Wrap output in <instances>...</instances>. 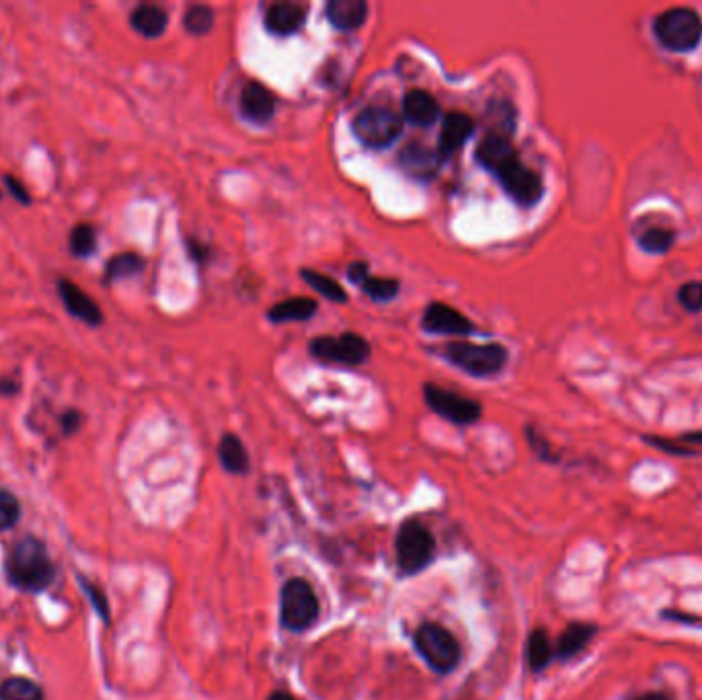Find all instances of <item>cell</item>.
Segmentation results:
<instances>
[{
  "label": "cell",
  "mask_w": 702,
  "mask_h": 700,
  "mask_svg": "<svg viewBox=\"0 0 702 700\" xmlns=\"http://www.w3.org/2000/svg\"><path fill=\"white\" fill-rule=\"evenodd\" d=\"M7 573L17 588L39 592L52 583L54 565L42 542L37 538H23L15 544L7 559Z\"/></svg>",
  "instance_id": "6da1fadb"
},
{
  "label": "cell",
  "mask_w": 702,
  "mask_h": 700,
  "mask_svg": "<svg viewBox=\"0 0 702 700\" xmlns=\"http://www.w3.org/2000/svg\"><path fill=\"white\" fill-rule=\"evenodd\" d=\"M655 37L670 52H692L702 40V21L696 11L676 7L663 11L653 23Z\"/></svg>",
  "instance_id": "7a4b0ae2"
},
{
  "label": "cell",
  "mask_w": 702,
  "mask_h": 700,
  "mask_svg": "<svg viewBox=\"0 0 702 700\" xmlns=\"http://www.w3.org/2000/svg\"><path fill=\"white\" fill-rule=\"evenodd\" d=\"M415 649L425 664L438 674L452 672L460 661V645L456 637L438 622H425L417 629Z\"/></svg>",
  "instance_id": "3957f363"
},
{
  "label": "cell",
  "mask_w": 702,
  "mask_h": 700,
  "mask_svg": "<svg viewBox=\"0 0 702 700\" xmlns=\"http://www.w3.org/2000/svg\"><path fill=\"white\" fill-rule=\"evenodd\" d=\"M280 618L288 631L302 633L319 618V600L308 581L294 577L282 588Z\"/></svg>",
  "instance_id": "277c9868"
},
{
  "label": "cell",
  "mask_w": 702,
  "mask_h": 700,
  "mask_svg": "<svg viewBox=\"0 0 702 700\" xmlns=\"http://www.w3.org/2000/svg\"><path fill=\"white\" fill-rule=\"evenodd\" d=\"M395 549L401 573L415 575L432 563L436 553V540L425 524H421L419 520H407L399 528Z\"/></svg>",
  "instance_id": "5b68a950"
},
{
  "label": "cell",
  "mask_w": 702,
  "mask_h": 700,
  "mask_svg": "<svg viewBox=\"0 0 702 700\" xmlns=\"http://www.w3.org/2000/svg\"><path fill=\"white\" fill-rule=\"evenodd\" d=\"M444 354L450 360V364L479 378L501 372L507 362V349L499 343H450Z\"/></svg>",
  "instance_id": "8992f818"
},
{
  "label": "cell",
  "mask_w": 702,
  "mask_h": 700,
  "mask_svg": "<svg viewBox=\"0 0 702 700\" xmlns=\"http://www.w3.org/2000/svg\"><path fill=\"white\" fill-rule=\"evenodd\" d=\"M351 128H354V134L362 144L370 148H384L401 136L403 120L388 107H368L356 115Z\"/></svg>",
  "instance_id": "52a82bcc"
},
{
  "label": "cell",
  "mask_w": 702,
  "mask_h": 700,
  "mask_svg": "<svg viewBox=\"0 0 702 700\" xmlns=\"http://www.w3.org/2000/svg\"><path fill=\"white\" fill-rule=\"evenodd\" d=\"M310 354L323 362L358 366L370 358V343L356 333H345L341 337H319L310 341Z\"/></svg>",
  "instance_id": "ba28073f"
},
{
  "label": "cell",
  "mask_w": 702,
  "mask_h": 700,
  "mask_svg": "<svg viewBox=\"0 0 702 700\" xmlns=\"http://www.w3.org/2000/svg\"><path fill=\"white\" fill-rule=\"evenodd\" d=\"M423 393L429 409L456 425H471L483 415V407L475 399L444 391V388L436 384H425Z\"/></svg>",
  "instance_id": "9c48e42d"
},
{
  "label": "cell",
  "mask_w": 702,
  "mask_h": 700,
  "mask_svg": "<svg viewBox=\"0 0 702 700\" xmlns=\"http://www.w3.org/2000/svg\"><path fill=\"white\" fill-rule=\"evenodd\" d=\"M501 187L510 193V198L520 204V206H534L540 202L544 185L542 179L536 171L528 169L520 159L512 165H507L499 175H497Z\"/></svg>",
  "instance_id": "30bf717a"
},
{
  "label": "cell",
  "mask_w": 702,
  "mask_h": 700,
  "mask_svg": "<svg viewBox=\"0 0 702 700\" xmlns=\"http://www.w3.org/2000/svg\"><path fill=\"white\" fill-rule=\"evenodd\" d=\"M518 159V150L514 148L510 132L491 130L477 148V161L495 177Z\"/></svg>",
  "instance_id": "8fae6325"
},
{
  "label": "cell",
  "mask_w": 702,
  "mask_h": 700,
  "mask_svg": "<svg viewBox=\"0 0 702 700\" xmlns=\"http://www.w3.org/2000/svg\"><path fill=\"white\" fill-rule=\"evenodd\" d=\"M444 157L440 154V150L429 148L421 142H411L407 144L401 154H399V165L401 169L413 177V179H434L438 175V171L442 169Z\"/></svg>",
  "instance_id": "7c38bea8"
},
{
  "label": "cell",
  "mask_w": 702,
  "mask_h": 700,
  "mask_svg": "<svg viewBox=\"0 0 702 700\" xmlns=\"http://www.w3.org/2000/svg\"><path fill=\"white\" fill-rule=\"evenodd\" d=\"M421 325L429 333H446V335H468L475 331V325L468 321L464 315H460L456 308L444 304V302H434L425 308Z\"/></svg>",
  "instance_id": "4fadbf2b"
},
{
  "label": "cell",
  "mask_w": 702,
  "mask_h": 700,
  "mask_svg": "<svg viewBox=\"0 0 702 700\" xmlns=\"http://www.w3.org/2000/svg\"><path fill=\"white\" fill-rule=\"evenodd\" d=\"M241 109L251 122L265 124L273 118V111H276V97L261 83L251 81L241 93Z\"/></svg>",
  "instance_id": "5bb4252c"
},
{
  "label": "cell",
  "mask_w": 702,
  "mask_h": 700,
  "mask_svg": "<svg viewBox=\"0 0 702 700\" xmlns=\"http://www.w3.org/2000/svg\"><path fill=\"white\" fill-rule=\"evenodd\" d=\"M440 111L438 99L421 89L409 91L403 99V115L415 126H434L440 118Z\"/></svg>",
  "instance_id": "9a60e30c"
},
{
  "label": "cell",
  "mask_w": 702,
  "mask_h": 700,
  "mask_svg": "<svg viewBox=\"0 0 702 700\" xmlns=\"http://www.w3.org/2000/svg\"><path fill=\"white\" fill-rule=\"evenodd\" d=\"M306 7L300 3H276L265 13V27L273 35H292L304 25Z\"/></svg>",
  "instance_id": "2e32d148"
},
{
  "label": "cell",
  "mask_w": 702,
  "mask_h": 700,
  "mask_svg": "<svg viewBox=\"0 0 702 700\" xmlns=\"http://www.w3.org/2000/svg\"><path fill=\"white\" fill-rule=\"evenodd\" d=\"M473 130H475V122L468 118V115H464L460 111L446 115L442 134H440V148H438L442 157L446 159V157H450V154L458 152L464 146V142L471 138Z\"/></svg>",
  "instance_id": "e0dca14e"
},
{
  "label": "cell",
  "mask_w": 702,
  "mask_h": 700,
  "mask_svg": "<svg viewBox=\"0 0 702 700\" xmlns=\"http://www.w3.org/2000/svg\"><path fill=\"white\" fill-rule=\"evenodd\" d=\"M60 296L62 302L66 304V308L70 310V315H74L76 319H81L89 325H99L103 321L101 317V308L91 300L89 294H85L81 288L74 286L68 280L60 282Z\"/></svg>",
  "instance_id": "ac0fdd59"
},
{
  "label": "cell",
  "mask_w": 702,
  "mask_h": 700,
  "mask_svg": "<svg viewBox=\"0 0 702 700\" xmlns=\"http://www.w3.org/2000/svg\"><path fill=\"white\" fill-rule=\"evenodd\" d=\"M327 17L333 27L354 31L366 23L368 5L364 0H331L327 5Z\"/></svg>",
  "instance_id": "d6986e66"
},
{
  "label": "cell",
  "mask_w": 702,
  "mask_h": 700,
  "mask_svg": "<svg viewBox=\"0 0 702 700\" xmlns=\"http://www.w3.org/2000/svg\"><path fill=\"white\" fill-rule=\"evenodd\" d=\"M596 631H598L596 625H590V622H573V625H569L561 633L557 641V649H555L557 657L561 661L573 659L592 643V639L596 637Z\"/></svg>",
  "instance_id": "ffe728a7"
},
{
  "label": "cell",
  "mask_w": 702,
  "mask_h": 700,
  "mask_svg": "<svg viewBox=\"0 0 702 700\" xmlns=\"http://www.w3.org/2000/svg\"><path fill=\"white\" fill-rule=\"evenodd\" d=\"M317 313V300L312 298H288L267 310V319L273 323L308 321Z\"/></svg>",
  "instance_id": "44dd1931"
},
{
  "label": "cell",
  "mask_w": 702,
  "mask_h": 700,
  "mask_svg": "<svg viewBox=\"0 0 702 700\" xmlns=\"http://www.w3.org/2000/svg\"><path fill=\"white\" fill-rule=\"evenodd\" d=\"M218 458H220V462H222V466H224V471H228V473H232V475H245V473H249L251 460H249V454H247L245 444H243L241 438H237V436L226 434V436L220 440Z\"/></svg>",
  "instance_id": "7402d4cb"
},
{
  "label": "cell",
  "mask_w": 702,
  "mask_h": 700,
  "mask_svg": "<svg viewBox=\"0 0 702 700\" xmlns=\"http://www.w3.org/2000/svg\"><path fill=\"white\" fill-rule=\"evenodd\" d=\"M132 27L144 35V37H159L165 29H167V23H169V17L167 13L161 9V7H156V5H140L132 17Z\"/></svg>",
  "instance_id": "603a6c76"
},
{
  "label": "cell",
  "mask_w": 702,
  "mask_h": 700,
  "mask_svg": "<svg viewBox=\"0 0 702 700\" xmlns=\"http://www.w3.org/2000/svg\"><path fill=\"white\" fill-rule=\"evenodd\" d=\"M553 653L555 651H553L551 639L544 629H536L530 633L526 643V661L532 672H542L546 666H549Z\"/></svg>",
  "instance_id": "cb8c5ba5"
},
{
  "label": "cell",
  "mask_w": 702,
  "mask_h": 700,
  "mask_svg": "<svg viewBox=\"0 0 702 700\" xmlns=\"http://www.w3.org/2000/svg\"><path fill=\"white\" fill-rule=\"evenodd\" d=\"M300 276L312 290L319 292L327 300H331V302H345L347 300L345 290L329 276L319 274V271H315V269H300Z\"/></svg>",
  "instance_id": "d4e9b609"
},
{
  "label": "cell",
  "mask_w": 702,
  "mask_h": 700,
  "mask_svg": "<svg viewBox=\"0 0 702 700\" xmlns=\"http://www.w3.org/2000/svg\"><path fill=\"white\" fill-rule=\"evenodd\" d=\"M0 700H44V690L27 678H9L0 684Z\"/></svg>",
  "instance_id": "484cf974"
},
{
  "label": "cell",
  "mask_w": 702,
  "mask_h": 700,
  "mask_svg": "<svg viewBox=\"0 0 702 700\" xmlns=\"http://www.w3.org/2000/svg\"><path fill=\"white\" fill-rule=\"evenodd\" d=\"M144 261L140 255L136 253H122L115 255L113 259H109L107 263V278L109 280H120V278H128L142 271Z\"/></svg>",
  "instance_id": "4316f807"
},
{
  "label": "cell",
  "mask_w": 702,
  "mask_h": 700,
  "mask_svg": "<svg viewBox=\"0 0 702 700\" xmlns=\"http://www.w3.org/2000/svg\"><path fill=\"white\" fill-rule=\"evenodd\" d=\"M183 25L191 35H206L214 27V13L206 5H193L187 9Z\"/></svg>",
  "instance_id": "83f0119b"
},
{
  "label": "cell",
  "mask_w": 702,
  "mask_h": 700,
  "mask_svg": "<svg viewBox=\"0 0 702 700\" xmlns=\"http://www.w3.org/2000/svg\"><path fill=\"white\" fill-rule=\"evenodd\" d=\"M674 232L672 230H666V228H651L647 230L645 235H641L639 243H641V249L651 253V255H663V253H668L674 245Z\"/></svg>",
  "instance_id": "f1b7e54d"
},
{
  "label": "cell",
  "mask_w": 702,
  "mask_h": 700,
  "mask_svg": "<svg viewBox=\"0 0 702 700\" xmlns=\"http://www.w3.org/2000/svg\"><path fill=\"white\" fill-rule=\"evenodd\" d=\"M360 288L372 298V300H378V302H384V300H393L397 294H399V282L393 280V278H372L368 276Z\"/></svg>",
  "instance_id": "f546056e"
},
{
  "label": "cell",
  "mask_w": 702,
  "mask_h": 700,
  "mask_svg": "<svg viewBox=\"0 0 702 700\" xmlns=\"http://www.w3.org/2000/svg\"><path fill=\"white\" fill-rule=\"evenodd\" d=\"M95 245H97V237H95L93 226H89V224L74 226L72 235H70V249L74 255L87 257L95 251Z\"/></svg>",
  "instance_id": "4dcf8cb0"
},
{
  "label": "cell",
  "mask_w": 702,
  "mask_h": 700,
  "mask_svg": "<svg viewBox=\"0 0 702 700\" xmlns=\"http://www.w3.org/2000/svg\"><path fill=\"white\" fill-rule=\"evenodd\" d=\"M19 514H21V510H19V501L15 499V495L0 489V532L13 528L19 520Z\"/></svg>",
  "instance_id": "1f68e13d"
},
{
  "label": "cell",
  "mask_w": 702,
  "mask_h": 700,
  "mask_svg": "<svg viewBox=\"0 0 702 700\" xmlns=\"http://www.w3.org/2000/svg\"><path fill=\"white\" fill-rule=\"evenodd\" d=\"M678 300L690 313H698V310H702V282L684 284L678 292Z\"/></svg>",
  "instance_id": "d6a6232c"
},
{
  "label": "cell",
  "mask_w": 702,
  "mask_h": 700,
  "mask_svg": "<svg viewBox=\"0 0 702 700\" xmlns=\"http://www.w3.org/2000/svg\"><path fill=\"white\" fill-rule=\"evenodd\" d=\"M347 276L351 282L360 286L370 276V269L366 263H351V267L347 269Z\"/></svg>",
  "instance_id": "836d02e7"
},
{
  "label": "cell",
  "mask_w": 702,
  "mask_h": 700,
  "mask_svg": "<svg viewBox=\"0 0 702 700\" xmlns=\"http://www.w3.org/2000/svg\"><path fill=\"white\" fill-rule=\"evenodd\" d=\"M7 185L11 187V191L15 193V196H17V198H19L21 202H25V204L29 202V200H27V193H25V189H23V187L19 185V181H17V179H13V177H7Z\"/></svg>",
  "instance_id": "e575fe53"
},
{
  "label": "cell",
  "mask_w": 702,
  "mask_h": 700,
  "mask_svg": "<svg viewBox=\"0 0 702 700\" xmlns=\"http://www.w3.org/2000/svg\"><path fill=\"white\" fill-rule=\"evenodd\" d=\"M631 700H672L668 694H663V692H643Z\"/></svg>",
  "instance_id": "d590c367"
},
{
  "label": "cell",
  "mask_w": 702,
  "mask_h": 700,
  "mask_svg": "<svg viewBox=\"0 0 702 700\" xmlns=\"http://www.w3.org/2000/svg\"><path fill=\"white\" fill-rule=\"evenodd\" d=\"M682 442H688V444H702V432H696V434H686L682 438Z\"/></svg>",
  "instance_id": "8d00e7d4"
},
{
  "label": "cell",
  "mask_w": 702,
  "mask_h": 700,
  "mask_svg": "<svg viewBox=\"0 0 702 700\" xmlns=\"http://www.w3.org/2000/svg\"><path fill=\"white\" fill-rule=\"evenodd\" d=\"M267 700H294L288 692H273Z\"/></svg>",
  "instance_id": "74e56055"
}]
</instances>
